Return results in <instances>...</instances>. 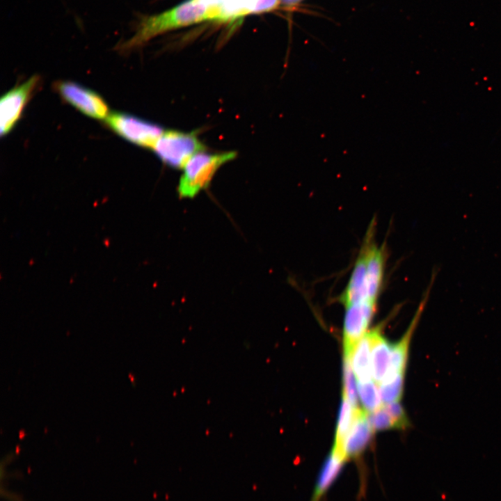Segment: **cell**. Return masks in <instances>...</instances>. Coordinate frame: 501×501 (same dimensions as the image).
Instances as JSON below:
<instances>
[{
    "mask_svg": "<svg viewBox=\"0 0 501 501\" xmlns=\"http://www.w3.org/2000/svg\"><path fill=\"white\" fill-rule=\"evenodd\" d=\"M202 21H223L221 6H208L203 0H187L168 11L145 19L134 36L121 45V49L138 47L166 31Z\"/></svg>",
    "mask_w": 501,
    "mask_h": 501,
    "instance_id": "6da1fadb",
    "label": "cell"
},
{
    "mask_svg": "<svg viewBox=\"0 0 501 501\" xmlns=\"http://www.w3.org/2000/svg\"><path fill=\"white\" fill-rule=\"evenodd\" d=\"M233 151L209 153L205 151L194 154L183 167L178 184V194L182 198H193L208 187L217 170L235 159Z\"/></svg>",
    "mask_w": 501,
    "mask_h": 501,
    "instance_id": "7a4b0ae2",
    "label": "cell"
},
{
    "mask_svg": "<svg viewBox=\"0 0 501 501\" xmlns=\"http://www.w3.org/2000/svg\"><path fill=\"white\" fill-rule=\"evenodd\" d=\"M155 154L166 166L183 168L194 154L205 151V146L195 132L164 130L152 148Z\"/></svg>",
    "mask_w": 501,
    "mask_h": 501,
    "instance_id": "3957f363",
    "label": "cell"
},
{
    "mask_svg": "<svg viewBox=\"0 0 501 501\" xmlns=\"http://www.w3.org/2000/svg\"><path fill=\"white\" fill-rule=\"evenodd\" d=\"M105 122L122 138L145 148L152 149L164 132L157 124L121 112L109 113Z\"/></svg>",
    "mask_w": 501,
    "mask_h": 501,
    "instance_id": "277c9868",
    "label": "cell"
},
{
    "mask_svg": "<svg viewBox=\"0 0 501 501\" xmlns=\"http://www.w3.org/2000/svg\"><path fill=\"white\" fill-rule=\"evenodd\" d=\"M40 84L33 75L5 93L0 100V134H8L22 117V112Z\"/></svg>",
    "mask_w": 501,
    "mask_h": 501,
    "instance_id": "5b68a950",
    "label": "cell"
},
{
    "mask_svg": "<svg viewBox=\"0 0 501 501\" xmlns=\"http://www.w3.org/2000/svg\"><path fill=\"white\" fill-rule=\"evenodd\" d=\"M56 93L79 111L97 120H105L109 107L104 100L95 91L74 81H58L54 84Z\"/></svg>",
    "mask_w": 501,
    "mask_h": 501,
    "instance_id": "8992f818",
    "label": "cell"
},
{
    "mask_svg": "<svg viewBox=\"0 0 501 501\" xmlns=\"http://www.w3.org/2000/svg\"><path fill=\"white\" fill-rule=\"evenodd\" d=\"M377 302L364 300L346 307L344 322V354L352 356L358 341L365 334L376 311Z\"/></svg>",
    "mask_w": 501,
    "mask_h": 501,
    "instance_id": "52a82bcc",
    "label": "cell"
},
{
    "mask_svg": "<svg viewBox=\"0 0 501 501\" xmlns=\"http://www.w3.org/2000/svg\"><path fill=\"white\" fill-rule=\"evenodd\" d=\"M373 432L367 412L356 408L351 427L342 446V454L346 461L362 454L371 442Z\"/></svg>",
    "mask_w": 501,
    "mask_h": 501,
    "instance_id": "ba28073f",
    "label": "cell"
},
{
    "mask_svg": "<svg viewBox=\"0 0 501 501\" xmlns=\"http://www.w3.org/2000/svg\"><path fill=\"white\" fill-rule=\"evenodd\" d=\"M370 332L372 375L376 383L381 385L388 369L391 344L381 334L379 327Z\"/></svg>",
    "mask_w": 501,
    "mask_h": 501,
    "instance_id": "9c48e42d",
    "label": "cell"
},
{
    "mask_svg": "<svg viewBox=\"0 0 501 501\" xmlns=\"http://www.w3.org/2000/svg\"><path fill=\"white\" fill-rule=\"evenodd\" d=\"M346 461L331 450L319 472L311 501H321L339 476Z\"/></svg>",
    "mask_w": 501,
    "mask_h": 501,
    "instance_id": "30bf717a",
    "label": "cell"
},
{
    "mask_svg": "<svg viewBox=\"0 0 501 501\" xmlns=\"http://www.w3.org/2000/svg\"><path fill=\"white\" fill-rule=\"evenodd\" d=\"M371 349L372 334L369 332L358 341L351 356L353 371L359 383L370 381L372 374Z\"/></svg>",
    "mask_w": 501,
    "mask_h": 501,
    "instance_id": "8fae6325",
    "label": "cell"
},
{
    "mask_svg": "<svg viewBox=\"0 0 501 501\" xmlns=\"http://www.w3.org/2000/svg\"><path fill=\"white\" fill-rule=\"evenodd\" d=\"M355 410L348 399L342 396L336 425L334 445L332 450L343 459L344 457L342 454V446L351 427Z\"/></svg>",
    "mask_w": 501,
    "mask_h": 501,
    "instance_id": "7c38bea8",
    "label": "cell"
},
{
    "mask_svg": "<svg viewBox=\"0 0 501 501\" xmlns=\"http://www.w3.org/2000/svg\"><path fill=\"white\" fill-rule=\"evenodd\" d=\"M343 394L353 408H358V395L355 382V375L351 365V356L344 355L343 360Z\"/></svg>",
    "mask_w": 501,
    "mask_h": 501,
    "instance_id": "4fadbf2b",
    "label": "cell"
},
{
    "mask_svg": "<svg viewBox=\"0 0 501 501\" xmlns=\"http://www.w3.org/2000/svg\"><path fill=\"white\" fill-rule=\"evenodd\" d=\"M358 397L366 412H374L381 405V398L376 384L372 381L358 384Z\"/></svg>",
    "mask_w": 501,
    "mask_h": 501,
    "instance_id": "5bb4252c",
    "label": "cell"
},
{
    "mask_svg": "<svg viewBox=\"0 0 501 501\" xmlns=\"http://www.w3.org/2000/svg\"><path fill=\"white\" fill-rule=\"evenodd\" d=\"M405 375L397 376L392 381L381 384L380 395L381 400L385 404L399 401L404 390Z\"/></svg>",
    "mask_w": 501,
    "mask_h": 501,
    "instance_id": "9a60e30c",
    "label": "cell"
},
{
    "mask_svg": "<svg viewBox=\"0 0 501 501\" xmlns=\"http://www.w3.org/2000/svg\"><path fill=\"white\" fill-rule=\"evenodd\" d=\"M367 417L374 431L397 429L395 420L384 406L372 412Z\"/></svg>",
    "mask_w": 501,
    "mask_h": 501,
    "instance_id": "2e32d148",
    "label": "cell"
},
{
    "mask_svg": "<svg viewBox=\"0 0 501 501\" xmlns=\"http://www.w3.org/2000/svg\"><path fill=\"white\" fill-rule=\"evenodd\" d=\"M383 406L395 420L398 429H406L410 426L406 411L399 401L388 403Z\"/></svg>",
    "mask_w": 501,
    "mask_h": 501,
    "instance_id": "e0dca14e",
    "label": "cell"
},
{
    "mask_svg": "<svg viewBox=\"0 0 501 501\" xmlns=\"http://www.w3.org/2000/svg\"><path fill=\"white\" fill-rule=\"evenodd\" d=\"M279 3V0H256L252 13H260L269 11L276 8Z\"/></svg>",
    "mask_w": 501,
    "mask_h": 501,
    "instance_id": "ac0fdd59",
    "label": "cell"
},
{
    "mask_svg": "<svg viewBox=\"0 0 501 501\" xmlns=\"http://www.w3.org/2000/svg\"><path fill=\"white\" fill-rule=\"evenodd\" d=\"M281 1L287 6H293L294 4H296L301 0H281Z\"/></svg>",
    "mask_w": 501,
    "mask_h": 501,
    "instance_id": "d6986e66",
    "label": "cell"
}]
</instances>
